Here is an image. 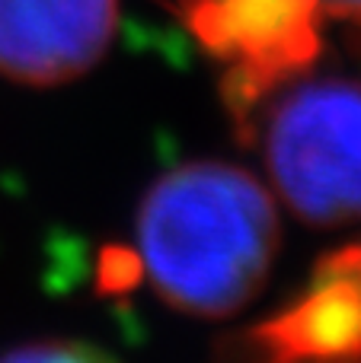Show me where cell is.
<instances>
[{"label": "cell", "mask_w": 361, "mask_h": 363, "mask_svg": "<svg viewBox=\"0 0 361 363\" xmlns=\"http://www.w3.org/2000/svg\"><path fill=\"white\" fill-rule=\"evenodd\" d=\"M279 252V211L256 176L198 160L160 176L138 211V255L157 296L195 319L234 315Z\"/></svg>", "instance_id": "cell-1"}, {"label": "cell", "mask_w": 361, "mask_h": 363, "mask_svg": "<svg viewBox=\"0 0 361 363\" xmlns=\"http://www.w3.org/2000/svg\"><path fill=\"white\" fill-rule=\"evenodd\" d=\"M253 341L266 363H361V245L326 255L311 287Z\"/></svg>", "instance_id": "cell-5"}, {"label": "cell", "mask_w": 361, "mask_h": 363, "mask_svg": "<svg viewBox=\"0 0 361 363\" xmlns=\"http://www.w3.org/2000/svg\"><path fill=\"white\" fill-rule=\"evenodd\" d=\"M0 363H119V360L109 357L96 345H87V341L42 338L6 351Z\"/></svg>", "instance_id": "cell-6"}, {"label": "cell", "mask_w": 361, "mask_h": 363, "mask_svg": "<svg viewBox=\"0 0 361 363\" xmlns=\"http://www.w3.org/2000/svg\"><path fill=\"white\" fill-rule=\"evenodd\" d=\"M119 0H0V77L61 86L106 57Z\"/></svg>", "instance_id": "cell-4"}, {"label": "cell", "mask_w": 361, "mask_h": 363, "mask_svg": "<svg viewBox=\"0 0 361 363\" xmlns=\"http://www.w3.org/2000/svg\"><path fill=\"white\" fill-rule=\"evenodd\" d=\"M320 19L317 0H185L195 38L230 64L224 93L240 115L317 61Z\"/></svg>", "instance_id": "cell-3"}, {"label": "cell", "mask_w": 361, "mask_h": 363, "mask_svg": "<svg viewBox=\"0 0 361 363\" xmlns=\"http://www.w3.org/2000/svg\"><path fill=\"white\" fill-rule=\"evenodd\" d=\"M320 16L330 19H349L361 26V0H317Z\"/></svg>", "instance_id": "cell-7"}, {"label": "cell", "mask_w": 361, "mask_h": 363, "mask_svg": "<svg viewBox=\"0 0 361 363\" xmlns=\"http://www.w3.org/2000/svg\"><path fill=\"white\" fill-rule=\"evenodd\" d=\"M262 153L275 191L301 220L339 226L361 220V86L307 80L269 108Z\"/></svg>", "instance_id": "cell-2"}]
</instances>
